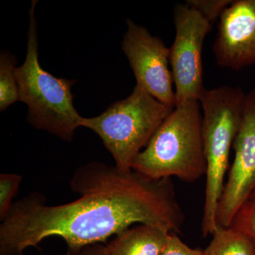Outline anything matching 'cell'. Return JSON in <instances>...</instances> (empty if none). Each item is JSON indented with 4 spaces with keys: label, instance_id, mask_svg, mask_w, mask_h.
Instances as JSON below:
<instances>
[{
    "label": "cell",
    "instance_id": "1",
    "mask_svg": "<svg viewBox=\"0 0 255 255\" xmlns=\"http://www.w3.org/2000/svg\"><path fill=\"white\" fill-rule=\"evenodd\" d=\"M70 187L79 197L67 204L47 206L36 191L13 203L0 224V255H23L50 237L78 249L105 243L133 224L177 234L185 221L171 179L94 161L75 170Z\"/></svg>",
    "mask_w": 255,
    "mask_h": 255
},
{
    "label": "cell",
    "instance_id": "2",
    "mask_svg": "<svg viewBox=\"0 0 255 255\" xmlns=\"http://www.w3.org/2000/svg\"><path fill=\"white\" fill-rule=\"evenodd\" d=\"M132 170L153 179L179 178L192 183L207 170L199 100L176 106L134 159Z\"/></svg>",
    "mask_w": 255,
    "mask_h": 255
},
{
    "label": "cell",
    "instance_id": "3",
    "mask_svg": "<svg viewBox=\"0 0 255 255\" xmlns=\"http://www.w3.org/2000/svg\"><path fill=\"white\" fill-rule=\"evenodd\" d=\"M246 93L241 87L204 88L199 97L207 170L201 233L206 237L218 227V204L225 185L231 149L241 126Z\"/></svg>",
    "mask_w": 255,
    "mask_h": 255
},
{
    "label": "cell",
    "instance_id": "4",
    "mask_svg": "<svg viewBox=\"0 0 255 255\" xmlns=\"http://www.w3.org/2000/svg\"><path fill=\"white\" fill-rule=\"evenodd\" d=\"M36 2L32 1L30 9L26 59L21 66L15 69L19 101L28 105V121L35 128L70 142L83 118L73 105L71 90L75 81L56 78L40 65L34 16Z\"/></svg>",
    "mask_w": 255,
    "mask_h": 255
},
{
    "label": "cell",
    "instance_id": "5",
    "mask_svg": "<svg viewBox=\"0 0 255 255\" xmlns=\"http://www.w3.org/2000/svg\"><path fill=\"white\" fill-rule=\"evenodd\" d=\"M173 110L135 85L127 98L112 104L100 116L82 118L81 127L101 137L117 168L129 171L136 156Z\"/></svg>",
    "mask_w": 255,
    "mask_h": 255
},
{
    "label": "cell",
    "instance_id": "6",
    "mask_svg": "<svg viewBox=\"0 0 255 255\" xmlns=\"http://www.w3.org/2000/svg\"><path fill=\"white\" fill-rule=\"evenodd\" d=\"M174 22L176 35L169 48V64L177 106L188 100H199L205 88L202 50L211 24L186 3L174 6Z\"/></svg>",
    "mask_w": 255,
    "mask_h": 255
},
{
    "label": "cell",
    "instance_id": "7",
    "mask_svg": "<svg viewBox=\"0 0 255 255\" xmlns=\"http://www.w3.org/2000/svg\"><path fill=\"white\" fill-rule=\"evenodd\" d=\"M233 147L234 160L216 213L218 226L225 228L231 227L242 206L255 195V89L246 94Z\"/></svg>",
    "mask_w": 255,
    "mask_h": 255
},
{
    "label": "cell",
    "instance_id": "8",
    "mask_svg": "<svg viewBox=\"0 0 255 255\" xmlns=\"http://www.w3.org/2000/svg\"><path fill=\"white\" fill-rule=\"evenodd\" d=\"M127 31L122 41L135 79L141 87L161 103L174 108L175 92L169 70V49L160 38L152 36L143 26L127 19Z\"/></svg>",
    "mask_w": 255,
    "mask_h": 255
},
{
    "label": "cell",
    "instance_id": "9",
    "mask_svg": "<svg viewBox=\"0 0 255 255\" xmlns=\"http://www.w3.org/2000/svg\"><path fill=\"white\" fill-rule=\"evenodd\" d=\"M213 51L221 68L255 65V0H235L223 12Z\"/></svg>",
    "mask_w": 255,
    "mask_h": 255
},
{
    "label": "cell",
    "instance_id": "10",
    "mask_svg": "<svg viewBox=\"0 0 255 255\" xmlns=\"http://www.w3.org/2000/svg\"><path fill=\"white\" fill-rule=\"evenodd\" d=\"M170 233L145 224L127 228L107 245L109 255H161Z\"/></svg>",
    "mask_w": 255,
    "mask_h": 255
},
{
    "label": "cell",
    "instance_id": "11",
    "mask_svg": "<svg viewBox=\"0 0 255 255\" xmlns=\"http://www.w3.org/2000/svg\"><path fill=\"white\" fill-rule=\"evenodd\" d=\"M204 251L205 255H255V242L249 236L233 227L218 226Z\"/></svg>",
    "mask_w": 255,
    "mask_h": 255
},
{
    "label": "cell",
    "instance_id": "12",
    "mask_svg": "<svg viewBox=\"0 0 255 255\" xmlns=\"http://www.w3.org/2000/svg\"><path fill=\"white\" fill-rule=\"evenodd\" d=\"M16 59L9 52L1 51L0 55V110L19 101L17 80L15 75Z\"/></svg>",
    "mask_w": 255,
    "mask_h": 255
},
{
    "label": "cell",
    "instance_id": "13",
    "mask_svg": "<svg viewBox=\"0 0 255 255\" xmlns=\"http://www.w3.org/2000/svg\"><path fill=\"white\" fill-rule=\"evenodd\" d=\"M22 180L19 174L4 173L0 174V220L2 221L8 214L12 199L18 191Z\"/></svg>",
    "mask_w": 255,
    "mask_h": 255
},
{
    "label": "cell",
    "instance_id": "14",
    "mask_svg": "<svg viewBox=\"0 0 255 255\" xmlns=\"http://www.w3.org/2000/svg\"><path fill=\"white\" fill-rule=\"evenodd\" d=\"M232 0H186V4L196 10L211 24L220 19L233 3Z\"/></svg>",
    "mask_w": 255,
    "mask_h": 255
},
{
    "label": "cell",
    "instance_id": "15",
    "mask_svg": "<svg viewBox=\"0 0 255 255\" xmlns=\"http://www.w3.org/2000/svg\"><path fill=\"white\" fill-rule=\"evenodd\" d=\"M231 227L246 233L255 242V196L242 206Z\"/></svg>",
    "mask_w": 255,
    "mask_h": 255
},
{
    "label": "cell",
    "instance_id": "16",
    "mask_svg": "<svg viewBox=\"0 0 255 255\" xmlns=\"http://www.w3.org/2000/svg\"><path fill=\"white\" fill-rule=\"evenodd\" d=\"M161 255H205L204 251L188 246L175 233H170L168 243Z\"/></svg>",
    "mask_w": 255,
    "mask_h": 255
},
{
    "label": "cell",
    "instance_id": "17",
    "mask_svg": "<svg viewBox=\"0 0 255 255\" xmlns=\"http://www.w3.org/2000/svg\"><path fill=\"white\" fill-rule=\"evenodd\" d=\"M66 255H109L108 248L103 243H96L78 249H69Z\"/></svg>",
    "mask_w": 255,
    "mask_h": 255
},
{
    "label": "cell",
    "instance_id": "18",
    "mask_svg": "<svg viewBox=\"0 0 255 255\" xmlns=\"http://www.w3.org/2000/svg\"></svg>",
    "mask_w": 255,
    "mask_h": 255
},
{
    "label": "cell",
    "instance_id": "19",
    "mask_svg": "<svg viewBox=\"0 0 255 255\" xmlns=\"http://www.w3.org/2000/svg\"></svg>",
    "mask_w": 255,
    "mask_h": 255
}]
</instances>
